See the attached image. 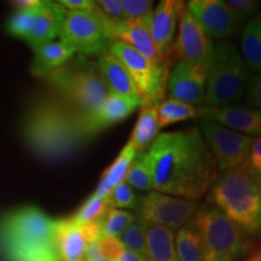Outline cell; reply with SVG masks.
<instances>
[{
  "label": "cell",
  "mask_w": 261,
  "mask_h": 261,
  "mask_svg": "<svg viewBox=\"0 0 261 261\" xmlns=\"http://www.w3.org/2000/svg\"><path fill=\"white\" fill-rule=\"evenodd\" d=\"M143 159L152 188L162 194L197 202L219 177V168L200 128L159 133Z\"/></svg>",
  "instance_id": "1"
},
{
  "label": "cell",
  "mask_w": 261,
  "mask_h": 261,
  "mask_svg": "<svg viewBox=\"0 0 261 261\" xmlns=\"http://www.w3.org/2000/svg\"><path fill=\"white\" fill-rule=\"evenodd\" d=\"M21 129L29 151L54 165L76 158L93 138L84 117L57 96H45L33 102Z\"/></svg>",
  "instance_id": "2"
},
{
  "label": "cell",
  "mask_w": 261,
  "mask_h": 261,
  "mask_svg": "<svg viewBox=\"0 0 261 261\" xmlns=\"http://www.w3.org/2000/svg\"><path fill=\"white\" fill-rule=\"evenodd\" d=\"M0 260L62 261L55 238V220L34 205L3 214Z\"/></svg>",
  "instance_id": "3"
},
{
  "label": "cell",
  "mask_w": 261,
  "mask_h": 261,
  "mask_svg": "<svg viewBox=\"0 0 261 261\" xmlns=\"http://www.w3.org/2000/svg\"><path fill=\"white\" fill-rule=\"evenodd\" d=\"M44 79L55 96L73 108L84 120L92 115L110 94L98 63L83 55L73 57Z\"/></svg>",
  "instance_id": "4"
},
{
  "label": "cell",
  "mask_w": 261,
  "mask_h": 261,
  "mask_svg": "<svg viewBox=\"0 0 261 261\" xmlns=\"http://www.w3.org/2000/svg\"><path fill=\"white\" fill-rule=\"evenodd\" d=\"M207 203L223 212L242 232H261V188L249 178L246 166L219 174Z\"/></svg>",
  "instance_id": "5"
},
{
  "label": "cell",
  "mask_w": 261,
  "mask_h": 261,
  "mask_svg": "<svg viewBox=\"0 0 261 261\" xmlns=\"http://www.w3.org/2000/svg\"><path fill=\"white\" fill-rule=\"evenodd\" d=\"M190 224L201 237L203 261H238L248 250L242 231L207 202L197 207Z\"/></svg>",
  "instance_id": "6"
},
{
  "label": "cell",
  "mask_w": 261,
  "mask_h": 261,
  "mask_svg": "<svg viewBox=\"0 0 261 261\" xmlns=\"http://www.w3.org/2000/svg\"><path fill=\"white\" fill-rule=\"evenodd\" d=\"M250 77V69L236 47L231 44H218L208 69L203 108L230 106L240 100Z\"/></svg>",
  "instance_id": "7"
},
{
  "label": "cell",
  "mask_w": 261,
  "mask_h": 261,
  "mask_svg": "<svg viewBox=\"0 0 261 261\" xmlns=\"http://www.w3.org/2000/svg\"><path fill=\"white\" fill-rule=\"evenodd\" d=\"M109 54L121 63L135 83L142 106L159 107L167 91V65H154L128 45L112 41Z\"/></svg>",
  "instance_id": "8"
},
{
  "label": "cell",
  "mask_w": 261,
  "mask_h": 261,
  "mask_svg": "<svg viewBox=\"0 0 261 261\" xmlns=\"http://www.w3.org/2000/svg\"><path fill=\"white\" fill-rule=\"evenodd\" d=\"M64 41L83 56H104L112 44L102 19L93 11H67L60 31Z\"/></svg>",
  "instance_id": "9"
},
{
  "label": "cell",
  "mask_w": 261,
  "mask_h": 261,
  "mask_svg": "<svg viewBox=\"0 0 261 261\" xmlns=\"http://www.w3.org/2000/svg\"><path fill=\"white\" fill-rule=\"evenodd\" d=\"M200 132L217 161L219 172L224 173L246 166L254 137L234 132L207 120H201Z\"/></svg>",
  "instance_id": "10"
},
{
  "label": "cell",
  "mask_w": 261,
  "mask_h": 261,
  "mask_svg": "<svg viewBox=\"0 0 261 261\" xmlns=\"http://www.w3.org/2000/svg\"><path fill=\"white\" fill-rule=\"evenodd\" d=\"M197 207V202L195 201L152 190L148 195L138 198L136 210L139 220L174 231L191 220Z\"/></svg>",
  "instance_id": "11"
},
{
  "label": "cell",
  "mask_w": 261,
  "mask_h": 261,
  "mask_svg": "<svg viewBox=\"0 0 261 261\" xmlns=\"http://www.w3.org/2000/svg\"><path fill=\"white\" fill-rule=\"evenodd\" d=\"M172 56L175 60L188 62L208 71L214 56L212 38L188 8L182 10L179 18L177 44L173 45Z\"/></svg>",
  "instance_id": "12"
},
{
  "label": "cell",
  "mask_w": 261,
  "mask_h": 261,
  "mask_svg": "<svg viewBox=\"0 0 261 261\" xmlns=\"http://www.w3.org/2000/svg\"><path fill=\"white\" fill-rule=\"evenodd\" d=\"M207 74L208 71L198 65L179 61L168 74L169 99L179 100L192 107L204 106Z\"/></svg>",
  "instance_id": "13"
},
{
  "label": "cell",
  "mask_w": 261,
  "mask_h": 261,
  "mask_svg": "<svg viewBox=\"0 0 261 261\" xmlns=\"http://www.w3.org/2000/svg\"><path fill=\"white\" fill-rule=\"evenodd\" d=\"M152 16V15H151ZM151 16L140 19H123L119 23L106 27L108 37L112 41L128 45L154 65H167L163 61L150 34Z\"/></svg>",
  "instance_id": "14"
},
{
  "label": "cell",
  "mask_w": 261,
  "mask_h": 261,
  "mask_svg": "<svg viewBox=\"0 0 261 261\" xmlns=\"http://www.w3.org/2000/svg\"><path fill=\"white\" fill-rule=\"evenodd\" d=\"M187 8L211 38H226L243 23L223 0H191Z\"/></svg>",
  "instance_id": "15"
},
{
  "label": "cell",
  "mask_w": 261,
  "mask_h": 261,
  "mask_svg": "<svg viewBox=\"0 0 261 261\" xmlns=\"http://www.w3.org/2000/svg\"><path fill=\"white\" fill-rule=\"evenodd\" d=\"M187 8L181 0H161L156 6L150 21V34L163 58L169 63L177 22L182 10Z\"/></svg>",
  "instance_id": "16"
},
{
  "label": "cell",
  "mask_w": 261,
  "mask_h": 261,
  "mask_svg": "<svg viewBox=\"0 0 261 261\" xmlns=\"http://www.w3.org/2000/svg\"><path fill=\"white\" fill-rule=\"evenodd\" d=\"M260 112L247 106H223L217 108H203L198 109V116L202 120L212 121L225 128L247 136H260L259 132Z\"/></svg>",
  "instance_id": "17"
},
{
  "label": "cell",
  "mask_w": 261,
  "mask_h": 261,
  "mask_svg": "<svg viewBox=\"0 0 261 261\" xmlns=\"http://www.w3.org/2000/svg\"><path fill=\"white\" fill-rule=\"evenodd\" d=\"M142 106L139 97H126L110 93L92 115L84 120L87 130L93 137L100 130L121 122Z\"/></svg>",
  "instance_id": "18"
},
{
  "label": "cell",
  "mask_w": 261,
  "mask_h": 261,
  "mask_svg": "<svg viewBox=\"0 0 261 261\" xmlns=\"http://www.w3.org/2000/svg\"><path fill=\"white\" fill-rule=\"evenodd\" d=\"M65 15V9L60 3L41 2L37 8L34 24L28 38L25 39L31 46L37 48L51 42L60 35L61 25Z\"/></svg>",
  "instance_id": "19"
},
{
  "label": "cell",
  "mask_w": 261,
  "mask_h": 261,
  "mask_svg": "<svg viewBox=\"0 0 261 261\" xmlns=\"http://www.w3.org/2000/svg\"><path fill=\"white\" fill-rule=\"evenodd\" d=\"M55 238L62 261H83L87 243L81 236L77 224L69 219L55 220Z\"/></svg>",
  "instance_id": "20"
},
{
  "label": "cell",
  "mask_w": 261,
  "mask_h": 261,
  "mask_svg": "<svg viewBox=\"0 0 261 261\" xmlns=\"http://www.w3.org/2000/svg\"><path fill=\"white\" fill-rule=\"evenodd\" d=\"M35 56L31 71L35 76L45 77L48 73L67 63L74 57L75 51L64 41H51L34 48Z\"/></svg>",
  "instance_id": "21"
},
{
  "label": "cell",
  "mask_w": 261,
  "mask_h": 261,
  "mask_svg": "<svg viewBox=\"0 0 261 261\" xmlns=\"http://www.w3.org/2000/svg\"><path fill=\"white\" fill-rule=\"evenodd\" d=\"M139 220V219H138ZM142 223L145 233L148 261H177L174 248V231L160 225Z\"/></svg>",
  "instance_id": "22"
},
{
  "label": "cell",
  "mask_w": 261,
  "mask_h": 261,
  "mask_svg": "<svg viewBox=\"0 0 261 261\" xmlns=\"http://www.w3.org/2000/svg\"><path fill=\"white\" fill-rule=\"evenodd\" d=\"M98 68L110 93L126 97H139L136 85L125 67L112 55L107 54L100 57Z\"/></svg>",
  "instance_id": "23"
},
{
  "label": "cell",
  "mask_w": 261,
  "mask_h": 261,
  "mask_svg": "<svg viewBox=\"0 0 261 261\" xmlns=\"http://www.w3.org/2000/svg\"><path fill=\"white\" fill-rule=\"evenodd\" d=\"M137 155L138 154H137L135 148L129 143H127L121 151H120L119 156L115 159V161L103 173L93 196L99 198H107L116 185L125 181L128 169Z\"/></svg>",
  "instance_id": "24"
},
{
  "label": "cell",
  "mask_w": 261,
  "mask_h": 261,
  "mask_svg": "<svg viewBox=\"0 0 261 261\" xmlns=\"http://www.w3.org/2000/svg\"><path fill=\"white\" fill-rule=\"evenodd\" d=\"M159 129L158 107H142L128 143L135 148L137 154L145 152L159 136Z\"/></svg>",
  "instance_id": "25"
},
{
  "label": "cell",
  "mask_w": 261,
  "mask_h": 261,
  "mask_svg": "<svg viewBox=\"0 0 261 261\" xmlns=\"http://www.w3.org/2000/svg\"><path fill=\"white\" fill-rule=\"evenodd\" d=\"M241 48L248 68L261 73V11L244 25L241 37Z\"/></svg>",
  "instance_id": "26"
},
{
  "label": "cell",
  "mask_w": 261,
  "mask_h": 261,
  "mask_svg": "<svg viewBox=\"0 0 261 261\" xmlns=\"http://www.w3.org/2000/svg\"><path fill=\"white\" fill-rule=\"evenodd\" d=\"M177 261H203L201 237L191 224L184 225L174 237Z\"/></svg>",
  "instance_id": "27"
},
{
  "label": "cell",
  "mask_w": 261,
  "mask_h": 261,
  "mask_svg": "<svg viewBox=\"0 0 261 261\" xmlns=\"http://www.w3.org/2000/svg\"><path fill=\"white\" fill-rule=\"evenodd\" d=\"M197 116L198 109L175 99H165L158 107L160 128L173 125V123L185 121L189 119H195Z\"/></svg>",
  "instance_id": "28"
},
{
  "label": "cell",
  "mask_w": 261,
  "mask_h": 261,
  "mask_svg": "<svg viewBox=\"0 0 261 261\" xmlns=\"http://www.w3.org/2000/svg\"><path fill=\"white\" fill-rule=\"evenodd\" d=\"M100 221L103 237H119L130 224L135 223L136 217L128 211L109 207Z\"/></svg>",
  "instance_id": "29"
},
{
  "label": "cell",
  "mask_w": 261,
  "mask_h": 261,
  "mask_svg": "<svg viewBox=\"0 0 261 261\" xmlns=\"http://www.w3.org/2000/svg\"><path fill=\"white\" fill-rule=\"evenodd\" d=\"M125 181L130 188H135L139 191H152V178L148 166L143 159V154L140 152L133 160L132 165L127 173Z\"/></svg>",
  "instance_id": "30"
},
{
  "label": "cell",
  "mask_w": 261,
  "mask_h": 261,
  "mask_svg": "<svg viewBox=\"0 0 261 261\" xmlns=\"http://www.w3.org/2000/svg\"><path fill=\"white\" fill-rule=\"evenodd\" d=\"M123 247L129 252L137 254V255L144 257L148 260V249H146V241L145 233L143 230L142 223L139 220H136L135 223L130 224L119 237Z\"/></svg>",
  "instance_id": "31"
},
{
  "label": "cell",
  "mask_w": 261,
  "mask_h": 261,
  "mask_svg": "<svg viewBox=\"0 0 261 261\" xmlns=\"http://www.w3.org/2000/svg\"><path fill=\"white\" fill-rule=\"evenodd\" d=\"M109 207V202H108L107 198H99L92 195L90 198L85 201V203L77 210L71 219L77 224L99 220L102 219L103 215L106 214Z\"/></svg>",
  "instance_id": "32"
},
{
  "label": "cell",
  "mask_w": 261,
  "mask_h": 261,
  "mask_svg": "<svg viewBox=\"0 0 261 261\" xmlns=\"http://www.w3.org/2000/svg\"><path fill=\"white\" fill-rule=\"evenodd\" d=\"M38 8V6H37ZM37 8L29 10H18L16 14L10 17L8 22V32L17 38L27 39L34 24Z\"/></svg>",
  "instance_id": "33"
},
{
  "label": "cell",
  "mask_w": 261,
  "mask_h": 261,
  "mask_svg": "<svg viewBox=\"0 0 261 261\" xmlns=\"http://www.w3.org/2000/svg\"><path fill=\"white\" fill-rule=\"evenodd\" d=\"M93 11L102 19L104 27L119 23L125 19L121 0H99L94 3Z\"/></svg>",
  "instance_id": "34"
},
{
  "label": "cell",
  "mask_w": 261,
  "mask_h": 261,
  "mask_svg": "<svg viewBox=\"0 0 261 261\" xmlns=\"http://www.w3.org/2000/svg\"><path fill=\"white\" fill-rule=\"evenodd\" d=\"M110 207L114 208H128V210H136L138 204V198L133 191V189L127 184L126 181L120 182L113 189L110 195L107 197Z\"/></svg>",
  "instance_id": "35"
},
{
  "label": "cell",
  "mask_w": 261,
  "mask_h": 261,
  "mask_svg": "<svg viewBox=\"0 0 261 261\" xmlns=\"http://www.w3.org/2000/svg\"><path fill=\"white\" fill-rule=\"evenodd\" d=\"M125 19H140L149 17L154 12L151 0H121Z\"/></svg>",
  "instance_id": "36"
},
{
  "label": "cell",
  "mask_w": 261,
  "mask_h": 261,
  "mask_svg": "<svg viewBox=\"0 0 261 261\" xmlns=\"http://www.w3.org/2000/svg\"><path fill=\"white\" fill-rule=\"evenodd\" d=\"M246 169L249 178L261 188V137L254 139L249 158L246 163Z\"/></svg>",
  "instance_id": "37"
},
{
  "label": "cell",
  "mask_w": 261,
  "mask_h": 261,
  "mask_svg": "<svg viewBox=\"0 0 261 261\" xmlns=\"http://www.w3.org/2000/svg\"><path fill=\"white\" fill-rule=\"evenodd\" d=\"M225 4L231 9V11L241 21L244 22L250 16L256 15V11L260 8L261 2H255V0H226Z\"/></svg>",
  "instance_id": "38"
},
{
  "label": "cell",
  "mask_w": 261,
  "mask_h": 261,
  "mask_svg": "<svg viewBox=\"0 0 261 261\" xmlns=\"http://www.w3.org/2000/svg\"><path fill=\"white\" fill-rule=\"evenodd\" d=\"M100 256L109 261H115L125 250V247L117 237H103L97 242Z\"/></svg>",
  "instance_id": "39"
},
{
  "label": "cell",
  "mask_w": 261,
  "mask_h": 261,
  "mask_svg": "<svg viewBox=\"0 0 261 261\" xmlns=\"http://www.w3.org/2000/svg\"><path fill=\"white\" fill-rule=\"evenodd\" d=\"M248 104L261 113V73L252 75L248 83L247 90Z\"/></svg>",
  "instance_id": "40"
},
{
  "label": "cell",
  "mask_w": 261,
  "mask_h": 261,
  "mask_svg": "<svg viewBox=\"0 0 261 261\" xmlns=\"http://www.w3.org/2000/svg\"><path fill=\"white\" fill-rule=\"evenodd\" d=\"M77 227H79L81 236H83L85 242L87 243V246L89 244L97 243L98 241L103 238L102 221H100V219L96 221H90V223L77 224Z\"/></svg>",
  "instance_id": "41"
},
{
  "label": "cell",
  "mask_w": 261,
  "mask_h": 261,
  "mask_svg": "<svg viewBox=\"0 0 261 261\" xmlns=\"http://www.w3.org/2000/svg\"><path fill=\"white\" fill-rule=\"evenodd\" d=\"M68 11H92L94 3L90 0H62L58 2Z\"/></svg>",
  "instance_id": "42"
},
{
  "label": "cell",
  "mask_w": 261,
  "mask_h": 261,
  "mask_svg": "<svg viewBox=\"0 0 261 261\" xmlns=\"http://www.w3.org/2000/svg\"><path fill=\"white\" fill-rule=\"evenodd\" d=\"M12 5H15L18 10H29L34 9L41 4L40 0H22V2H12Z\"/></svg>",
  "instance_id": "43"
},
{
  "label": "cell",
  "mask_w": 261,
  "mask_h": 261,
  "mask_svg": "<svg viewBox=\"0 0 261 261\" xmlns=\"http://www.w3.org/2000/svg\"><path fill=\"white\" fill-rule=\"evenodd\" d=\"M115 261H148L145 260L144 257L137 255V254L129 252V250L125 249L123 252L121 253V255H120L119 257Z\"/></svg>",
  "instance_id": "44"
},
{
  "label": "cell",
  "mask_w": 261,
  "mask_h": 261,
  "mask_svg": "<svg viewBox=\"0 0 261 261\" xmlns=\"http://www.w3.org/2000/svg\"><path fill=\"white\" fill-rule=\"evenodd\" d=\"M248 261H261V244L256 248V250L253 253V255L249 257Z\"/></svg>",
  "instance_id": "45"
},
{
  "label": "cell",
  "mask_w": 261,
  "mask_h": 261,
  "mask_svg": "<svg viewBox=\"0 0 261 261\" xmlns=\"http://www.w3.org/2000/svg\"><path fill=\"white\" fill-rule=\"evenodd\" d=\"M259 132H260V135H261V113H260V115H259Z\"/></svg>",
  "instance_id": "46"
}]
</instances>
